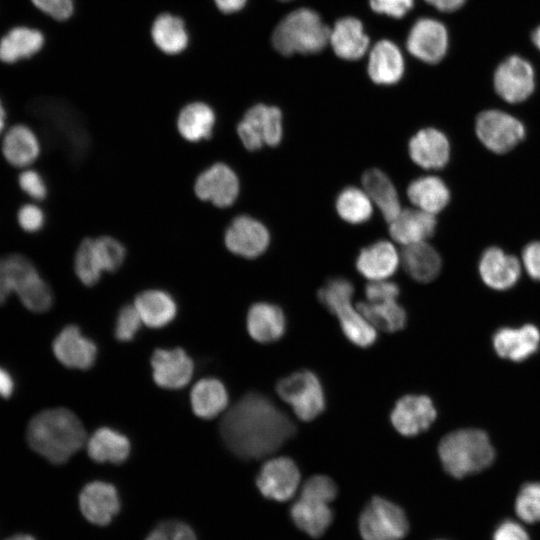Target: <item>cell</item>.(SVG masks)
Segmentation results:
<instances>
[{
    "mask_svg": "<svg viewBox=\"0 0 540 540\" xmlns=\"http://www.w3.org/2000/svg\"><path fill=\"white\" fill-rule=\"evenodd\" d=\"M295 433L296 427L290 417L258 392H249L241 397L220 424L225 445L242 459L268 456Z\"/></svg>",
    "mask_w": 540,
    "mask_h": 540,
    "instance_id": "6da1fadb",
    "label": "cell"
},
{
    "mask_svg": "<svg viewBox=\"0 0 540 540\" xmlns=\"http://www.w3.org/2000/svg\"><path fill=\"white\" fill-rule=\"evenodd\" d=\"M30 447L53 464H63L87 441L79 418L65 408L44 410L35 415L27 428Z\"/></svg>",
    "mask_w": 540,
    "mask_h": 540,
    "instance_id": "7a4b0ae2",
    "label": "cell"
},
{
    "mask_svg": "<svg viewBox=\"0 0 540 540\" xmlns=\"http://www.w3.org/2000/svg\"><path fill=\"white\" fill-rule=\"evenodd\" d=\"M12 292L34 313L46 312L53 304L51 287L33 262L20 253L0 257V305Z\"/></svg>",
    "mask_w": 540,
    "mask_h": 540,
    "instance_id": "3957f363",
    "label": "cell"
},
{
    "mask_svg": "<svg viewBox=\"0 0 540 540\" xmlns=\"http://www.w3.org/2000/svg\"><path fill=\"white\" fill-rule=\"evenodd\" d=\"M438 454L443 468L455 478L480 472L489 467L495 450L487 433L480 429H459L445 435Z\"/></svg>",
    "mask_w": 540,
    "mask_h": 540,
    "instance_id": "277c9868",
    "label": "cell"
},
{
    "mask_svg": "<svg viewBox=\"0 0 540 540\" xmlns=\"http://www.w3.org/2000/svg\"><path fill=\"white\" fill-rule=\"evenodd\" d=\"M354 286L343 277L328 280L317 292L319 302L339 321L344 336L360 348L372 346L377 340L376 329L354 308Z\"/></svg>",
    "mask_w": 540,
    "mask_h": 540,
    "instance_id": "5b68a950",
    "label": "cell"
},
{
    "mask_svg": "<svg viewBox=\"0 0 540 540\" xmlns=\"http://www.w3.org/2000/svg\"><path fill=\"white\" fill-rule=\"evenodd\" d=\"M330 31L315 11L300 8L288 14L277 25L272 42L283 55L316 53L329 42Z\"/></svg>",
    "mask_w": 540,
    "mask_h": 540,
    "instance_id": "8992f818",
    "label": "cell"
},
{
    "mask_svg": "<svg viewBox=\"0 0 540 540\" xmlns=\"http://www.w3.org/2000/svg\"><path fill=\"white\" fill-rule=\"evenodd\" d=\"M27 113L36 118L46 138L53 144L61 145L73 153L83 140L76 129L77 115L65 101L53 97H38L27 104Z\"/></svg>",
    "mask_w": 540,
    "mask_h": 540,
    "instance_id": "52a82bcc",
    "label": "cell"
},
{
    "mask_svg": "<svg viewBox=\"0 0 540 540\" xmlns=\"http://www.w3.org/2000/svg\"><path fill=\"white\" fill-rule=\"evenodd\" d=\"M276 392L302 421H312L325 410L326 399L322 383L319 377L308 369H301L281 378L276 384Z\"/></svg>",
    "mask_w": 540,
    "mask_h": 540,
    "instance_id": "ba28073f",
    "label": "cell"
},
{
    "mask_svg": "<svg viewBox=\"0 0 540 540\" xmlns=\"http://www.w3.org/2000/svg\"><path fill=\"white\" fill-rule=\"evenodd\" d=\"M408 527L403 509L382 497H373L359 518L363 540H401Z\"/></svg>",
    "mask_w": 540,
    "mask_h": 540,
    "instance_id": "9c48e42d",
    "label": "cell"
},
{
    "mask_svg": "<svg viewBox=\"0 0 540 540\" xmlns=\"http://www.w3.org/2000/svg\"><path fill=\"white\" fill-rule=\"evenodd\" d=\"M476 133L490 151L503 154L512 150L525 137L524 125L500 110L482 111L476 119Z\"/></svg>",
    "mask_w": 540,
    "mask_h": 540,
    "instance_id": "30bf717a",
    "label": "cell"
},
{
    "mask_svg": "<svg viewBox=\"0 0 540 540\" xmlns=\"http://www.w3.org/2000/svg\"><path fill=\"white\" fill-rule=\"evenodd\" d=\"M194 193L202 201L210 202L218 208H228L239 196V177L226 163L216 162L197 176Z\"/></svg>",
    "mask_w": 540,
    "mask_h": 540,
    "instance_id": "8fae6325",
    "label": "cell"
},
{
    "mask_svg": "<svg viewBox=\"0 0 540 540\" xmlns=\"http://www.w3.org/2000/svg\"><path fill=\"white\" fill-rule=\"evenodd\" d=\"M224 245L228 251L246 259L261 256L269 247L270 232L258 219L249 215H238L224 232Z\"/></svg>",
    "mask_w": 540,
    "mask_h": 540,
    "instance_id": "7c38bea8",
    "label": "cell"
},
{
    "mask_svg": "<svg viewBox=\"0 0 540 540\" xmlns=\"http://www.w3.org/2000/svg\"><path fill=\"white\" fill-rule=\"evenodd\" d=\"M436 417L437 410L430 397L407 394L396 401L390 421L399 434L413 437L428 430Z\"/></svg>",
    "mask_w": 540,
    "mask_h": 540,
    "instance_id": "4fadbf2b",
    "label": "cell"
},
{
    "mask_svg": "<svg viewBox=\"0 0 540 540\" xmlns=\"http://www.w3.org/2000/svg\"><path fill=\"white\" fill-rule=\"evenodd\" d=\"M300 471L296 463L286 456L275 457L266 461L256 478V485L261 494L275 501L290 499L298 489Z\"/></svg>",
    "mask_w": 540,
    "mask_h": 540,
    "instance_id": "5bb4252c",
    "label": "cell"
},
{
    "mask_svg": "<svg viewBox=\"0 0 540 540\" xmlns=\"http://www.w3.org/2000/svg\"><path fill=\"white\" fill-rule=\"evenodd\" d=\"M535 87L532 65L524 58L513 55L502 61L494 73L497 94L509 103L526 100Z\"/></svg>",
    "mask_w": 540,
    "mask_h": 540,
    "instance_id": "9a60e30c",
    "label": "cell"
},
{
    "mask_svg": "<svg viewBox=\"0 0 540 540\" xmlns=\"http://www.w3.org/2000/svg\"><path fill=\"white\" fill-rule=\"evenodd\" d=\"M79 507L90 523L106 526L119 513L121 501L114 485L97 480L83 487L79 495Z\"/></svg>",
    "mask_w": 540,
    "mask_h": 540,
    "instance_id": "2e32d148",
    "label": "cell"
},
{
    "mask_svg": "<svg viewBox=\"0 0 540 540\" xmlns=\"http://www.w3.org/2000/svg\"><path fill=\"white\" fill-rule=\"evenodd\" d=\"M153 379L166 389L186 386L194 372V363L181 348L156 349L151 357Z\"/></svg>",
    "mask_w": 540,
    "mask_h": 540,
    "instance_id": "e0dca14e",
    "label": "cell"
},
{
    "mask_svg": "<svg viewBox=\"0 0 540 540\" xmlns=\"http://www.w3.org/2000/svg\"><path fill=\"white\" fill-rule=\"evenodd\" d=\"M448 35L444 25L434 19L422 18L412 27L407 48L411 54L427 63H437L446 53Z\"/></svg>",
    "mask_w": 540,
    "mask_h": 540,
    "instance_id": "ac0fdd59",
    "label": "cell"
},
{
    "mask_svg": "<svg viewBox=\"0 0 540 540\" xmlns=\"http://www.w3.org/2000/svg\"><path fill=\"white\" fill-rule=\"evenodd\" d=\"M53 353L68 368L86 370L93 366L97 356L95 343L85 337L75 325L66 326L54 339Z\"/></svg>",
    "mask_w": 540,
    "mask_h": 540,
    "instance_id": "d6986e66",
    "label": "cell"
},
{
    "mask_svg": "<svg viewBox=\"0 0 540 540\" xmlns=\"http://www.w3.org/2000/svg\"><path fill=\"white\" fill-rule=\"evenodd\" d=\"M408 153L414 163L424 169H441L449 161L450 143L436 128H423L408 143Z\"/></svg>",
    "mask_w": 540,
    "mask_h": 540,
    "instance_id": "ffe728a7",
    "label": "cell"
},
{
    "mask_svg": "<svg viewBox=\"0 0 540 540\" xmlns=\"http://www.w3.org/2000/svg\"><path fill=\"white\" fill-rule=\"evenodd\" d=\"M492 341L494 350L500 357L520 362L538 350L540 331L532 324L519 328L504 327L494 333Z\"/></svg>",
    "mask_w": 540,
    "mask_h": 540,
    "instance_id": "44dd1931",
    "label": "cell"
},
{
    "mask_svg": "<svg viewBox=\"0 0 540 540\" xmlns=\"http://www.w3.org/2000/svg\"><path fill=\"white\" fill-rule=\"evenodd\" d=\"M401 263L395 246L386 240L376 241L361 249L356 258V269L370 281L387 280Z\"/></svg>",
    "mask_w": 540,
    "mask_h": 540,
    "instance_id": "7402d4cb",
    "label": "cell"
},
{
    "mask_svg": "<svg viewBox=\"0 0 540 540\" xmlns=\"http://www.w3.org/2000/svg\"><path fill=\"white\" fill-rule=\"evenodd\" d=\"M479 273L488 287L506 290L516 284L521 268L513 255L506 254L501 248L489 247L480 258Z\"/></svg>",
    "mask_w": 540,
    "mask_h": 540,
    "instance_id": "603a6c76",
    "label": "cell"
},
{
    "mask_svg": "<svg viewBox=\"0 0 540 540\" xmlns=\"http://www.w3.org/2000/svg\"><path fill=\"white\" fill-rule=\"evenodd\" d=\"M285 313L276 304L257 302L251 305L246 318L249 335L259 343H272L286 331Z\"/></svg>",
    "mask_w": 540,
    "mask_h": 540,
    "instance_id": "cb8c5ba5",
    "label": "cell"
},
{
    "mask_svg": "<svg viewBox=\"0 0 540 540\" xmlns=\"http://www.w3.org/2000/svg\"><path fill=\"white\" fill-rule=\"evenodd\" d=\"M434 214L418 208L404 209L389 222V232L394 241L403 246L426 241L436 230Z\"/></svg>",
    "mask_w": 540,
    "mask_h": 540,
    "instance_id": "d4e9b609",
    "label": "cell"
},
{
    "mask_svg": "<svg viewBox=\"0 0 540 540\" xmlns=\"http://www.w3.org/2000/svg\"><path fill=\"white\" fill-rule=\"evenodd\" d=\"M40 152V141L29 126L16 124L5 133L2 154L11 166L25 168L37 160Z\"/></svg>",
    "mask_w": 540,
    "mask_h": 540,
    "instance_id": "484cf974",
    "label": "cell"
},
{
    "mask_svg": "<svg viewBox=\"0 0 540 540\" xmlns=\"http://www.w3.org/2000/svg\"><path fill=\"white\" fill-rule=\"evenodd\" d=\"M363 190L381 211L384 219L391 222L402 210L399 195L389 176L378 168L367 169L361 178Z\"/></svg>",
    "mask_w": 540,
    "mask_h": 540,
    "instance_id": "4316f807",
    "label": "cell"
},
{
    "mask_svg": "<svg viewBox=\"0 0 540 540\" xmlns=\"http://www.w3.org/2000/svg\"><path fill=\"white\" fill-rule=\"evenodd\" d=\"M400 259L406 273L420 283L433 281L442 268L439 253L426 241L404 246Z\"/></svg>",
    "mask_w": 540,
    "mask_h": 540,
    "instance_id": "83f0119b",
    "label": "cell"
},
{
    "mask_svg": "<svg viewBox=\"0 0 540 540\" xmlns=\"http://www.w3.org/2000/svg\"><path fill=\"white\" fill-rule=\"evenodd\" d=\"M215 122L214 110L204 102L195 101L180 110L176 127L183 139L197 143L211 138Z\"/></svg>",
    "mask_w": 540,
    "mask_h": 540,
    "instance_id": "f1b7e54d",
    "label": "cell"
},
{
    "mask_svg": "<svg viewBox=\"0 0 540 540\" xmlns=\"http://www.w3.org/2000/svg\"><path fill=\"white\" fill-rule=\"evenodd\" d=\"M45 44L43 33L35 28L16 26L0 39V61L14 64L37 54Z\"/></svg>",
    "mask_w": 540,
    "mask_h": 540,
    "instance_id": "f546056e",
    "label": "cell"
},
{
    "mask_svg": "<svg viewBox=\"0 0 540 540\" xmlns=\"http://www.w3.org/2000/svg\"><path fill=\"white\" fill-rule=\"evenodd\" d=\"M329 42L336 55L347 60H356L366 52L369 39L363 32L362 24L353 17L337 21L330 31Z\"/></svg>",
    "mask_w": 540,
    "mask_h": 540,
    "instance_id": "4dcf8cb0",
    "label": "cell"
},
{
    "mask_svg": "<svg viewBox=\"0 0 540 540\" xmlns=\"http://www.w3.org/2000/svg\"><path fill=\"white\" fill-rule=\"evenodd\" d=\"M142 322L151 328H162L169 324L177 313L173 297L159 289H149L138 294L134 300Z\"/></svg>",
    "mask_w": 540,
    "mask_h": 540,
    "instance_id": "1f68e13d",
    "label": "cell"
},
{
    "mask_svg": "<svg viewBox=\"0 0 540 540\" xmlns=\"http://www.w3.org/2000/svg\"><path fill=\"white\" fill-rule=\"evenodd\" d=\"M86 442L89 457L98 463L121 464L130 454L128 438L109 427L97 429Z\"/></svg>",
    "mask_w": 540,
    "mask_h": 540,
    "instance_id": "d6a6232c",
    "label": "cell"
},
{
    "mask_svg": "<svg viewBox=\"0 0 540 540\" xmlns=\"http://www.w3.org/2000/svg\"><path fill=\"white\" fill-rule=\"evenodd\" d=\"M403 70V58L395 44L382 40L373 47L369 56L368 74L375 83L394 84L402 77Z\"/></svg>",
    "mask_w": 540,
    "mask_h": 540,
    "instance_id": "836d02e7",
    "label": "cell"
},
{
    "mask_svg": "<svg viewBox=\"0 0 540 540\" xmlns=\"http://www.w3.org/2000/svg\"><path fill=\"white\" fill-rule=\"evenodd\" d=\"M410 202L418 209L436 214L450 201V191L445 182L436 176L414 179L407 188Z\"/></svg>",
    "mask_w": 540,
    "mask_h": 540,
    "instance_id": "e575fe53",
    "label": "cell"
},
{
    "mask_svg": "<svg viewBox=\"0 0 540 540\" xmlns=\"http://www.w3.org/2000/svg\"><path fill=\"white\" fill-rule=\"evenodd\" d=\"M190 401L196 416L212 419L227 407L228 393L223 383L218 379L203 378L193 386Z\"/></svg>",
    "mask_w": 540,
    "mask_h": 540,
    "instance_id": "d590c367",
    "label": "cell"
},
{
    "mask_svg": "<svg viewBox=\"0 0 540 540\" xmlns=\"http://www.w3.org/2000/svg\"><path fill=\"white\" fill-rule=\"evenodd\" d=\"M356 308L375 329L394 333L406 327L407 313L397 299L361 301Z\"/></svg>",
    "mask_w": 540,
    "mask_h": 540,
    "instance_id": "8d00e7d4",
    "label": "cell"
},
{
    "mask_svg": "<svg viewBox=\"0 0 540 540\" xmlns=\"http://www.w3.org/2000/svg\"><path fill=\"white\" fill-rule=\"evenodd\" d=\"M295 525L311 537H320L330 526L333 513L329 504L300 497L291 507Z\"/></svg>",
    "mask_w": 540,
    "mask_h": 540,
    "instance_id": "74e56055",
    "label": "cell"
},
{
    "mask_svg": "<svg viewBox=\"0 0 540 540\" xmlns=\"http://www.w3.org/2000/svg\"><path fill=\"white\" fill-rule=\"evenodd\" d=\"M151 37L154 44L169 55L181 53L189 42L182 19L169 13L156 17L151 27Z\"/></svg>",
    "mask_w": 540,
    "mask_h": 540,
    "instance_id": "f35d334b",
    "label": "cell"
},
{
    "mask_svg": "<svg viewBox=\"0 0 540 540\" xmlns=\"http://www.w3.org/2000/svg\"><path fill=\"white\" fill-rule=\"evenodd\" d=\"M242 119L260 132L265 145L275 147L281 143L283 118L279 108L258 103L250 107Z\"/></svg>",
    "mask_w": 540,
    "mask_h": 540,
    "instance_id": "ab89813d",
    "label": "cell"
},
{
    "mask_svg": "<svg viewBox=\"0 0 540 540\" xmlns=\"http://www.w3.org/2000/svg\"><path fill=\"white\" fill-rule=\"evenodd\" d=\"M335 208L340 218L350 224H363L370 220L373 214L372 201L367 193L354 186L339 192Z\"/></svg>",
    "mask_w": 540,
    "mask_h": 540,
    "instance_id": "60d3db41",
    "label": "cell"
},
{
    "mask_svg": "<svg viewBox=\"0 0 540 540\" xmlns=\"http://www.w3.org/2000/svg\"><path fill=\"white\" fill-rule=\"evenodd\" d=\"M74 271L86 286H93L100 280L103 270L94 252L93 238H84L78 245L74 256Z\"/></svg>",
    "mask_w": 540,
    "mask_h": 540,
    "instance_id": "b9f144b4",
    "label": "cell"
},
{
    "mask_svg": "<svg viewBox=\"0 0 540 540\" xmlns=\"http://www.w3.org/2000/svg\"><path fill=\"white\" fill-rule=\"evenodd\" d=\"M93 247L103 272H115L124 263L126 248L116 238L108 235L93 238Z\"/></svg>",
    "mask_w": 540,
    "mask_h": 540,
    "instance_id": "7bdbcfd3",
    "label": "cell"
},
{
    "mask_svg": "<svg viewBox=\"0 0 540 540\" xmlns=\"http://www.w3.org/2000/svg\"><path fill=\"white\" fill-rule=\"evenodd\" d=\"M515 511L525 522L540 521V483L529 482L523 485L516 497Z\"/></svg>",
    "mask_w": 540,
    "mask_h": 540,
    "instance_id": "ee69618b",
    "label": "cell"
},
{
    "mask_svg": "<svg viewBox=\"0 0 540 540\" xmlns=\"http://www.w3.org/2000/svg\"><path fill=\"white\" fill-rule=\"evenodd\" d=\"M337 495L334 481L325 475H314L302 486L300 497L329 504Z\"/></svg>",
    "mask_w": 540,
    "mask_h": 540,
    "instance_id": "f6af8a7d",
    "label": "cell"
},
{
    "mask_svg": "<svg viewBox=\"0 0 540 540\" xmlns=\"http://www.w3.org/2000/svg\"><path fill=\"white\" fill-rule=\"evenodd\" d=\"M145 540H197L193 529L186 523L168 520L159 523Z\"/></svg>",
    "mask_w": 540,
    "mask_h": 540,
    "instance_id": "bcb514c9",
    "label": "cell"
},
{
    "mask_svg": "<svg viewBox=\"0 0 540 540\" xmlns=\"http://www.w3.org/2000/svg\"><path fill=\"white\" fill-rule=\"evenodd\" d=\"M141 317L133 305H125L117 315L115 337L121 342L131 341L141 327Z\"/></svg>",
    "mask_w": 540,
    "mask_h": 540,
    "instance_id": "7dc6e473",
    "label": "cell"
},
{
    "mask_svg": "<svg viewBox=\"0 0 540 540\" xmlns=\"http://www.w3.org/2000/svg\"><path fill=\"white\" fill-rule=\"evenodd\" d=\"M18 185L33 200L42 201L48 195L47 184L43 176L36 170L27 169L22 171L18 175Z\"/></svg>",
    "mask_w": 540,
    "mask_h": 540,
    "instance_id": "c3c4849f",
    "label": "cell"
},
{
    "mask_svg": "<svg viewBox=\"0 0 540 540\" xmlns=\"http://www.w3.org/2000/svg\"><path fill=\"white\" fill-rule=\"evenodd\" d=\"M17 222L24 232L37 233L44 228L46 216L39 206L26 203L18 209Z\"/></svg>",
    "mask_w": 540,
    "mask_h": 540,
    "instance_id": "681fc988",
    "label": "cell"
},
{
    "mask_svg": "<svg viewBox=\"0 0 540 540\" xmlns=\"http://www.w3.org/2000/svg\"><path fill=\"white\" fill-rule=\"evenodd\" d=\"M31 2L43 13L58 21L70 18L74 10L73 0H31Z\"/></svg>",
    "mask_w": 540,
    "mask_h": 540,
    "instance_id": "f907efd6",
    "label": "cell"
},
{
    "mask_svg": "<svg viewBox=\"0 0 540 540\" xmlns=\"http://www.w3.org/2000/svg\"><path fill=\"white\" fill-rule=\"evenodd\" d=\"M400 294L398 284L393 281H370L365 287L367 301H384L397 299Z\"/></svg>",
    "mask_w": 540,
    "mask_h": 540,
    "instance_id": "816d5d0a",
    "label": "cell"
},
{
    "mask_svg": "<svg viewBox=\"0 0 540 540\" xmlns=\"http://www.w3.org/2000/svg\"><path fill=\"white\" fill-rule=\"evenodd\" d=\"M371 8L395 18L402 17L413 6V0H370Z\"/></svg>",
    "mask_w": 540,
    "mask_h": 540,
    "instance_id": "f5cc1de1",
    "label": "cell"
},
{
    "mask_svg": "<svg viewBox=\"0 0 540 540\" xmlns=\"http://www.w3.org/2000/svg\"><path fill=\"white\" fill-rule=\"evenodd\" d=\"M239 139L249 151L259 150L265 145L260 132L245 120H241L236 128Z\"/></svg>",
    "mask_w": 540,
    "mask_h": 540,
    "instance_id": "db71d44e",
    "label": "cell"
},
{
    "mask_svg": "<svg viewBox=\"0 0 540 540\" xmlns=\"http://www.w3.org/2000/svg\"><path fill=\"white\" fill-rule=\"evenodd\" d=\"M522 259L529 276L540 281V241L526 245L522 252Z\"/></svg>",
    "mask_w": 540,
    "mask_h": 540,
    "instance_id": "11a10c76",
    "label": "cell"
},
{
    "mask_svg": "<svg viewBox=\"0 0 540 540\" xmlns=\"http://www.w3.org/2000/svg\"><path fill=\"white\" fill-rule=\"evenodd\" d=\"M493 540H530L527 531L513 520L501 522L494 531Z\"/></svg>",
    "mask_w": 540,
    "mask_h": 540,
    "instance_id": "9f6ffc18",
    "label": "cell"
},
{
    "mask_svg": "<svg viewBox=\"0 0 540 540\" xmlns=\"http://www.w3.org/2000/svg\"><path fill=\"white\" fill-rule=\"evenodd\" d=\"M14 390V381L11 375L3 368L0 367V396L8 398L12 395Z\"/></svg>",
    "mask_w": 540,
    "mask_h": 540,
    "instance_id": "6f0895ef",
    "label": "cell"
},
{
    "mask_svg": "<svg viewBox=\"0 0 540 540\" xmlns=\"http://www.w3.org/2000/svg\"><path fill=\"white\" fill-rule=\"evenodd\" d=\"M247 0H214L217 8L223 13H234L242 9Z\"/></svg>",
    "mask_w": 540,
    "mask_h": 540,
    "instance_id": "680465c9",
    "label": "cell"
},
{
    "mask_svg": "<svg viewBox=\"0 0 540 540\" xmlns=\"http://www.w3.org/2000/svg\"><path fill=\"white\" fill-rule=\"evenodd\" d=\"M435 8L445 12H451L460 8L466 0H425Z\"/></svg>",
    "mask_w": 540,
    "mask_h": 540,
    "instance_id": "91938a15",
    "label": "cell"
},
{
    "mask_svg": "<svg viewBox=\"0 0 540 540\" xmlns=\"http://www.w3.org/2000/svg\"><path fill=\"white\" fill-rule=\"evenodd\" d=\"M5 122H6V110L2 103V100L0 99V134L5 128Z\"/></svg>",
    "mask_w": 540,
    "mask_h": 540,
    "instance_id": "94428289",
    "label": "cell"
},
{
    "mask_svg": "<svg viewBox=\"0 0 540 540\" xmlns=\"http://www.w3.org/2000/svg\"><path fill=\"white\" fill-rule=\"evenodd\" d=\"M531 39L533 44L540 51V25L532 32Z\"/></svg>",
    "mask_w": 540,
    "mask_h": 540,
    "instance_id": "6125c7cd",
    "label": "cell"
},
{
    "mask_svg": "<svg viewBox=\"0 0 540 540\" xmlns=\"http://www.w3.org/2000/svg\"><path fill=\"white\" fill-rule=\"evenodd\" d=\"M5 540H36L33 536L28 534H15L6 538Z\"/></svg>",
    "mask_w": 540,
    "mask_h": 540,
    "instance_id": "be15d7a7",
    "label": "cell"
}]
</instances>
